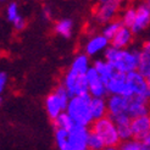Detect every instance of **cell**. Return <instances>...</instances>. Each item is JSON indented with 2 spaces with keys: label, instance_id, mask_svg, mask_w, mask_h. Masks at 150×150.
<instances>
[{
  "label": "cell",
  "instance_id": "6da1fadb",
  "mask_svg": "<svg viewBox=\"0 0 150 150\" xmlns=\"http://www.w3.org/2000/svg\"><path fill=\"white\" fill-rule=\"evenodd\" d=\"M104 60L109 62L116 72L128 74L137 71L139 61V49H115L108 47L104 51Z\"/></svg>",
  "mask_w": 150,
  "mask_h": 150
},
{
  "label": "cell",
  "instance_id": "7a4b0ae2",
  "mask_svg": "<svg viewBox=\"0 0 150 150\" xmlns=\"http://www.w3.org/2000/svg\"><path fill=\"white\" fill-rule=\"evenodd\" d=\"M89 128L73 126L71 129H55V144L57 150H88L87 139Z\"/></svg>",
  "mask_w": 150,
  "mask_h": 150
},
{
  "label": "cell",
  "instance_id": "3957f363",
  "mask_svg": "<svg viewBox=\"0 0 150 150\" xmlns=\"http://www.w3.org/2000/svg\"><path fill=\"white\" fill-rule=\"evenodd\" d=\"M91 100L92 96L89 94L70 98L65 112L70 116L76 126L89 128L93 123V118L91 115Z\"/></svg>",
  "mask_w": 150,
  "mask_h": 150
},
{
  "label": "cell",
  "instance_id": "277c9868",
  "mask_svg": "<svg viewBox=\"0 0 150 150\" xmlns=\"http://www.w3.org/2000/svg\"><path fill=\"white\" fill-rule=\"evenodd\" d=\"M89 131L98 136L104 143L105 148H112L120 145V138L116 131V126L114 123V120L109 116H105L100 120L93 121V123L89 127Z\"/></svg>",
  "mask_w": 150,
  "mask_h": 150
},
{
  "label": "cell",
  "instance_id": "5b68a950",
  "mask_svg": "<svg viewBox=\"0 0 150 150\" xmlns=\"http://www.w3.org/2000/svg\"><path fill=\"white\" fill-rule=\"evenodd\" d=\"M70 100V96L67 94V92L65 91V88L59 84L54 92L50 93L47 98H45V103H44V106H45V111L48 116L50 117V120H54L60 115L65 112L67 103Z\"/></svg>",
  "mask_w": 150,
  "mask_h": 150
},
{
  "label": "cell",
  "instance_id": "8992f818",
  "mask_svg": "<svg viewBox=\"0 0 150 150\" xmlns=\"http://www.w3.org/2000/svg\"><path fill=\"white\" fill-rule=\"evenodd\" d=\"M61 86L65 88V91L67 92L70 98L88 94V84L84 74L73 73L70 70L64 74Z\"/></svg>",
  "mask_w": 150,
  "mask_h": 150
},
{
  "label": "cell",
  "instance_id": "52a82bcc",
  "mask_svg": "<svg viewBox=\"0 0 150 150\" xmlns=\"http://www.w3.org/2000/svg\"><path fill=\"white\" fill-rule=\"evenodd\" d=\"M104 84H105V88H106L108 95H121L127 99H131L133 96L131 89L126 83V74L123 73L115 71L104 82Z\"/></svg>",
  "mask_w": 150,
  "mask_h": 150
},
{
  "label": "cell",
  "instance_id": "ba28073f",
  "mask_svg": "<svg viewBox=\"0 0 150 150\" xmlns=\"http://www.w3.org/2000/svg\"><path fill=\"white\" fill-rule=\"evenodd\" d=\"M126 83L131 89L133 96H138L140 99L149 100L150 96V83L149 79L144 78L137 71L126 74Z\"/></svg>",
  "mask_w": 150,
  "mask_h": 150
},
{
  "label": "cell",
  "instance_id": "9c48e42d",
  "mask_svg": "<svg viewBox=\"0 0 150 150\" xmlns=\"http://www.w3.org/2000/svg\"><path fill=\"white\" fill-rule=\"evenodd\" d=\"M121 7V3L117 0H103L96 5L94 10V18L99 23H109L114 21Z\"/></svg>",
  "mask_w": 150,
  "mask_h": 150
},
{
  "label": "cell",
  "instance_id": "30bf717a",
  "mask_svg": "<svg viewBox=\"0 0 150 150\" xmlns=\"http://www.w3.org/2000/svg\"><path fill=\"white\" fill-rule=\"evenodd\" d=\"M132 139L150 146V117L143 116L131 120Z\"/></svg>",
  "mask_w": 150,
  "mask_h": 150
},
{
  "label": "cell",
  "instance_id": "8fae6325",
  "mask_svg": "<svg viewBox=\"0 0 150 150\" xmlns=\"http://www.w3.org/2000/svg\"><path fill=\"white\" fill-rule=\"evenodd\" d=\"M87 84H88V94L92 98H104L108 95L106 93V88L103 79L99 77V74L95 72V70L91 66L89 70L84 74Z\"/></svg>",
  "mask_w": 150,
  "mask_h": 150
},
{
  "label": "cell",
  "instance_id": "7c38bea8",
  "mask_svg": "<svg viewBox=\"0 0 150 150\" xmlns=\"http://www.w3.org/2000/svg\"><path fill=\"white\" fill-rule=\"evenodd\" d=\"M150 23V4L142 3L136 6V18L131 27L132 34H139L149 27Z\"/></svg>",
  "mask_w": 150,
  "mask_h": 150
},
{
  "label": "cell",
  "instance_id": "4fadbf2b",
  "mask_svg": "<svg viewBox=\"0 0 150 150\" xmlns=\"http://www.w3.org/2000/svg\"><path fill=\"white\" fill-rule=\"evenodd\" d=\"M106 100V111L110 118H116L118 116L126 115L128 108V99L121 95H109Z\"/></svg>",
  "mask_w": 150,
  "mask_h": 150
},
{
  "label": "cell",
  "instance_id": "5bb4252c",
  "mask_svg": "<svg viewBox=\"0 0 150 150\" xmlns=\"http://www.w3.org/2000/svg\"><path fill=\"white\" fill-rule=\"evenodd\" d=\"M109 45H110V42L105 37H103L101 34H94L87 40L83 54H86L88 57L96 56L100 52H104Z\"/></svg>",
  "mask_w": 150,
  "mask_h": 150
},
{
  "label": "cell",
  "instance_id": "9a60e30c",
  "mask_svg": "<svg viewBox=\"0 0 150 150\" xmlns=\"http://www.w3.org/2000/svg\"><path fill=\"white\" fill-rule=\"evenodd\" d=\"M126 115L131 120L143 117V116H149L148 101L138 98V96H132L131 99H128V108H127Z\"/></svg>",
  "mask_w": 150,
  "mask_h": 150
},
{
  "label": "cell",
  "instance_id": "2e32d148",
  "mask_svg": "<svg viewBox=\"0 0 150 150\" xmlns=\"http://www.w3.org/2000/svg\"><path fill=\"white\" fill-rule=\"evenodd\" d=\"M132 40H133V34L131 32V29L126 27H121L118 29V32L110 40V47L115 49H120V50L128 49Z\"/></svg>",
  "mask_w": 150,
  "mask_h": 150
},
{
  "label": "cell",
  "instance_id": "e0dca14e",
  "mask_svg": "<svg viewBox=\"0 0 150 150\" xmlns=\"http://www.w3.org/2000/svg\"><path fill=\"white\" fill-rule=\"evenodd\" d=\"M137 72L142 74L144 78L150 79V44L149 42L144 43L143 47L139 49V61Z\"/></svg>",
  "mask_w": 150,
  "mask_h": 150
},
{
  "label": "cell",
  "instance_id": "ac0fdd59",
  "mask_svg": "<svg viewBox=\"0 0 150 150\" xmlns=\"http://www.w3.org/2000/svg\"><path fill=\"white\" fill-rule=\"evenodd\" d=\"M114 123L116 126V131L118 134L120 142H126L132 139V131H131V118L127 115L118 116L114 118Z\"/></svg>",
  "mask_w": 150,
  "mask_h": 150
},
{
  "label": "cell",
  "instance_id": "d6986e66",
  "mask_svg": "<svg viewBox=\"0 0 150 150\" xmlns=\"http://www.w3.org/2000/svg\"><path fill=\"white\" fill-rule=\"evenodd\" d=\"M92 64L89 61V57L83 52H81L73 59V61L70 66V71L77 74H86V72L89 70Z\"/></svg>",
  "mask_w": 150,
  "mask_h": 150
},
{
  "label": "cell",
  "instance_id": "ffe728a7",
  "mask_svg": "<svg viewBox=\"0 0 150 150\" xmlns=\"http://www.w3.org/2000/svg\"><path fill=\"white\" fill-rule=\"evenodd\" d=\"M91 115L93 121L100 120L108 116L106 111V100L104 98H92L91 100Z\"/></svg>",
  "mask_w": 150,
  "mask_h": 150
},
{
  "label": "cell",
  "instance_id": "44dd1931",
  "mask_svg": "<svg viewBox=\"0 0 150 150\" xmlns=\"http://www.w3.org/2000/svg\"><path fill=\"white\" fill-rule=\"evenodd\" d=\"M54 31L57 35L62 37V38H66V39L71 38L73 33V21L71 18L59 20L54 26Z\"/></svg>",
  "mask_w": 150,
  "mask_h": 150
},
{
  "label": "cell",
  "instance_id": "7402d4cb",
  "mask_svg": "<svg viewBox=\"0 0 150 150\" xmlns=\"http://www.w3.org/2000/svg\"><path fill=\"white\" fill-rule=\"evenodd\" d=\"M92 67L95 70V72L99 74V77L103 79V82L106 81L112 73L115 72L114 67H112L109 62H106L104 59H96L93 62Z\"/></svg>",
  "mask_w": 150,
  "mask_h": 150
},
{
  "label": "cell",
  "instance_id": "603a6c76",
  "mask_svg": "<svg viewBox=\"0 0 150 150\" xmlns=\"http://www.w3.org/2000/svg\"><path fill=\"white\" fill-rule=\"evenodd\" d=\"M52 125H54L55 129H64V131H69L71 129L73 126H76L73 123V121L70 118V116L66 114V112H62L60 114L54 121H52Z\"/></svg>",
  "mask_w": 150,
  "mask_h": 150
},
{
  "label": "cell",
  "instance_id": "cb8c5ba5",
  "mask_svg": "<svg viewBox=\"0 0 150 150\" xmlns=\"http://www.w3.org/2000/svg\"><path fill=\"white\" fill-rule=\"evenodd\" d=\"M134 18H136V6H128L122 11L121 18H120L118 21L121 22L122 27L131 29L133 22H134Z\"/></svg>",
  "mask_w": 150,
  "mask_h": 150
},
{
  "label": "cell",
  "instance_id": "d4e9b609",
  "mask_svg": "<svg viewBox=\"0 0 150 150\" xmlns=\"http://www.w3.org/2000/svg\"><path fill=\"white\" fill-rule=\"evenodd\" d=\"M122 27L121 25V22H120L118 20H114V21H111L109 22V23H106L104 26L103 28V32H101V35L105 37L109 42L112 39V37H114L117 32H118V29Z\"/></svg>",
  "mask_w": 150,
  "mask_h": 150
},
{
  "label": "cell",
  "instance_id": "484cf974",
  "mask_svg": "<svg viewBox=\"0 0 150 150\" xmlns=\"http://www.w3.org/2000/svg\"><path fill=\"white\" fill-rule=\"evenodd\" d=\"M87 148L88 150H104L105 145L98 136H95L94 133L89 131L88 139H87Z\"/></svg>",
  "mask_w": 150,
  "mask_h": 150
},
{
  "label": "cell",
  "instance_id": "4316f807",
  "mask_svg": "<svg viewBox=\"0 0 150 150\" xmlns=\"http://www.w3.org/2000/svg\"><path fill=\"white\" fill-rule=\"evenodd\" d=\"M18 16H21V13H20V7L17 3H15V1L10 3L6 7V18L12 23Z\"/></svg>",
  "mask_w": 150,
  "mask_h": 150
},
{
  "label": "cell",
  "instance_id": "83f0119b",
  "mask_svg": "<svg viewBox=\"0 0 150 150\" xmlns=\"http://www.w3.org/2000/svg\"><path fill=\"white\" fill-rule=\"evenodd\" d=\"M26 20H25V17L22 16H18L16 20H15L13 22H12V26H13V28L16 29V31H22V29H25V27H26Z\"/></svg>",
  "mask_w": 150,
  "mask_h": 150
},
{
  "label": "cell",
  "instance_id": "f1b7e54d",
  "mask_svg": "<svg viewBox=\"0 0 150 150\" xmlns=\"http://www.w3.org/2000/svg\"><path fill=\"white\" fill-rule=\"evenodd\" d=\"M6 84H7V74L5 72H0V96L5 91Z\"/></svg>",
  "mask_w": 150,
  "mask_h": 150
},
{
  "label": "cell",
  "instance_id": "f546056e",
  "mask_svg": "<svg viewBox=\"0 0 150 150\" xmlns=\"http://www.w3.org/2000/svg\"><path fill=\"white\" fill-rule=\"evenodd\" d=\"M43 15H44V17H45L47 20H50L51 16H52V11L50 9V6H44V9H43Z\"/></svg>",
  "mask_w": 150,
  "mask_h": 150
},
{
  "label": "cell",
  "instance_id": "4dcf8cb0",
  "mask_svg": "<svg viewBox=\"0 0 150 150\" xmlns=\"http://www.w3.org/2000/svg\"><path fill=\"white\" fill-rule=\"evenodd\" d=\"M104 150H118L117 146H112V148H105Z\"/></svg>",
  "mask_w": 150,
  "mask_h": 150
},
{
  "label": "cell",
  "instance_id": "1f68e13d",
  "mask_svg": "<svg viewBox=\"0 0 150 150\" xmlns=\"http://www.w3.org/2000/svg\"><path fill=\"white\" fill-rule=\"evenodd\" d=\"M1 105H3V98L0 96V108H1Z\"/></svg>",
  "mask_w": 150,
  "mask_h": 150
},
{
  "label": "cell",
  "instance_id": "d6a6232c",
  "mask_svg": "<svg viewBox=\"0 0 150 150\" xmlns=\"http://www.w3.org/2000/svg\"><path fill=\"white\" fill-rule=\"evenodd\" d=\"M143 150H150V146H144Z\"/></svg>",
  "mask_w": 150,
  "mask_h": 150
}]
</instances>
